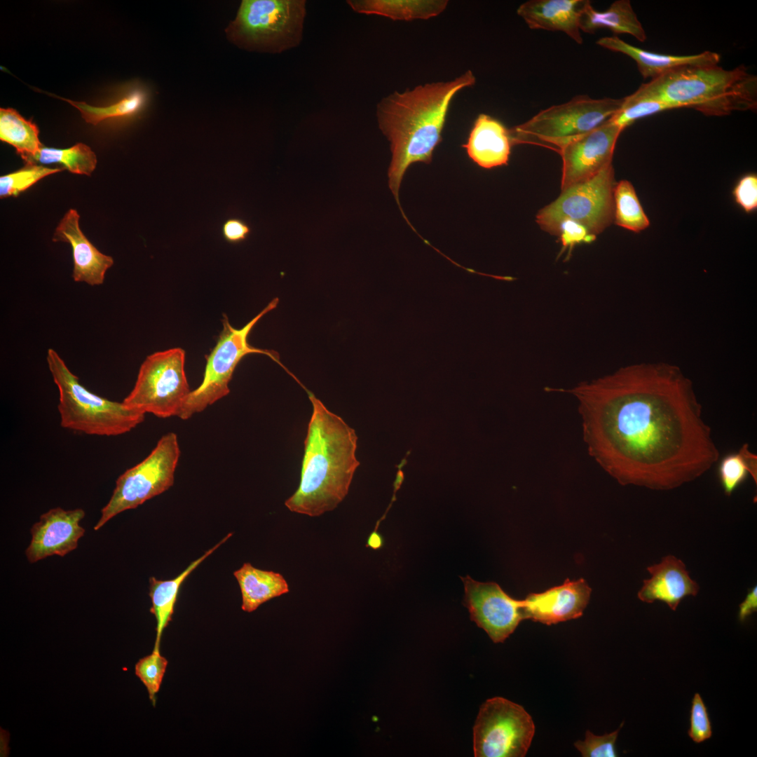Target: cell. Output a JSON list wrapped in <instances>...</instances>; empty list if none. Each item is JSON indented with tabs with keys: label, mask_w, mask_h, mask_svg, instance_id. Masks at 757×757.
<instances>
[{
	"label": "cell",
	"mask_w": 757,
	"mask_h": 757,
	"mask_svg": "<svg viewBox=\"0 0 757 757\" xmlns=\"http://www.w3.org/2000/svg\"><path fill=\"white\" fill-rule=\"evenodd\" d=\"M567 391L590 455L620 484L671 490L719 459L693 381L674 364H634Z\"/></svg>",
	"instance_id": "6da1fadb"
},
{
	"label": "cell",
	"mask_w": 757,
	"mask_h": 757,
	"mask_svg": "<svg viewBox=\"0 0 757 757\" xmlns=\"http://www.w3.org/2000/svg\"><path fill=\"white\" fill-rule=\"evenodd\" d=\"M468 70L455 79L419 85L403 92H394L376 105L378 126L390 142L392 158L388 185L399 206V191L407 168L413 163H430L433 151L442 141L447 114L455 95L475 84Z\"/></svg>",
	"instance_id": "7a4b0ae2"
},
{
	"label": "cell",
	"mask_w": 757,
	"mask_h": 757,
	"mask_svg": "<svg viewBox=\"0 0 757 757\" xmlns=\"http://www.w3.org/2000/svg\"><path fill=\"white\" fill-rule=\"evenodd\" d=\"M306 391L313 412L304 441L301 479L285 504L291 512L318 517L333 510L348 494L360 464L355 457L357 437L343 418Z\"/></svg>",
	"instance_id": "3957f363"
},
{
	"label": "cell",
	"mask_w": 757,
	"mask_h": 757,
	"mask_svg": "<svg viewBox=\"0 0 757 757\" xmlns=\"http://www.w3.org/2000/svg\"><path fill=\"white\" fill-rule=\"evenodd\" d=\"M639 88L674 109L692 108L707 116L757 108V77L743 65L730 70L718 64L685 66Z\"/></svg>",
	"instance_id": "277c9868"
},
{
	"label": "cell",
	"mask_w": 757,
	"mask_h": 757,
	"mask_svg": "<svg viewBox=\"0 0 757 757\" xmlns=\"http://www.w3.org/2000/svg\"><path fill=\"white\" fill-rule=\"evenodd\" d=\"M49 371L59 392L62 428L89 435L118 436L142 423L145 414L88 390L53 348L47 352Z\"/></svg>",
	"instance_id": "5b68a950"
},
{
	"label": "cell",
	"mask_w": 757,
	"mask_h": 757,
	"mask_svg": "<svg viewBox=\"0 0 757 757\" xmlns=\"http://www.w3.org/2000/svg\"><path fill=\"white\" fill-rule=\"evenodd\" d=\"M306 15L305 0H243L226 32L239 48L281 53L301 43Z\"/></svg>",
	"instance_id": "8992f818"
},
{
	"label": "cell",
	"mask_w": 757,
	"mask_h": 757,
	"mask_svg": "<svg viewBox=\"0 0 757 757\" xmlns=\"http://www.w3.org/2000/svg\"><path fill=\"white\" fill-rule=\"evenodd\" d=\"M279 302L274 298L260 313L242 328L233 327L226 315L222 320L223 328L215 346L206 357V365L201 383L191 390L184 401L177 417L182 420L205 410L229 392V382L236 367L240 360L249 354H263L279 364L288 373H292L280 361L279 355L274 351L252 346L248 336L257 322L266 313L275 309Z\"/></svg>",
	"instance_id": "52a82bcc"
},
{
	"label": "cell",
	"mask_w": 757,
	"mask_h": 757,
	"mask_svg": "<svg viewBox=\"0 0 757 757\" xmlns=\"http://www.w3.org/2000/svg\"><path fill=\"white\" fill-rule=\"evenodd\" d=\"M623 98L594 99L578 95L570 101L540 111L510 129L512 144H539L556 148L599 127L620 108Z\"/></svg>",
	"instance_id": "ba28073f"
},
{
	"label": "cell",
	"mask_w": 757,
	"mask_h": 757,
	"mask_svg": "<svg viewBox=\"0 0 757 757\" xmlns=\"http://www.w3.org/2000/svg\"><path fill=\"white\" fill-rule=\"evenodd\" d=\"M184 366L185 352L181 348L149 355L141 364L135 386L123 404L158 418L178 416L191 391Z\"/></svg>",
	"instance_id": "9c48e42d"
},
{
	"label": "cell",
	"mask_w": 757,
	"mask_h": 757,
	"mask_svg": "<svg viewBox=\"0 0 757 757\" xmlns=\"http://www.w3.org/2000/svg\"><path fill=\"white\" fill-rule=\"evenodd\" d=\"M179 456L177 435L170 432L162 436L143 461L118 477L112 495L102 509L94 529H100L118 514L135 509L169 489L174 483Z\"/></svg>",
	"instance_id": "30bf717a"
},
{
	"label": "cell",
	"mask_w": 757,
	"mask_h": 757,
	"mask_svg": "<svg viewBox=\"0 0 757 757\" xmlns=\"http://www.w3.org/2000/svg\"><path fill=\"white\" fill-rule=\"evenodd\" d=\"M613 164L592 179L563 191L536 215V222L553 235L559 224L570 221L583 226L596 239L614 220L613 191L615 186Z\"/></svg>",
	"instance_id": "8fae6325"
},
{
	"label": "cell",
	"mask_w": 757,
	"mask_h": 757,
	"mask_svg": "<svg viewBox=\"0 0 757 757\" xmlns=\"http://www.w3.org/2000/svg\"><path fill=\"white\" fill-rule=\"evenodd\" d=\"M535 734L530 714L519 704L500 697L480 707L473 728L477 757H524Z\"/></svg>",
	"instance_id": "7c38bea8"
},
{
	"label": "cell",
	"mask_w": 757,
	"mask_h": 757,
	"mask_svg": "<svg viewBox=\"0 0 757 757\" xmlns=\"http://www.w3.org/2000/svg\"><path fill=\"white\" fill-rule=\"evenodd\" d=\"M464 604L470 618L494 643L503 642L525 620L523 601L511 597L496 582H480L461 577Z\"/></svg>",
	"instance_id": "4fadbf2b"
},
{
	"label": "cell",
	"mask_w": 757,
	"mask_h": 757,
	"mask_svg": "<svg viewBox=\"0 0 757 757\" xmlns=\"http://www.w3.org/2000/svg\"><path fill=\"white\" fill-rule=\"evenodd\" d=\"M622 130L608 121L564 144L558 150L562 159L561 191L592 179L612 164Z\"/></svg>",
	"instance_id": "5bb4252c"
},
{
	"label": "cell",
	"mask_w": 757,
	"mask_h": 757,
	"mask_svg": "<svg viewBox=\"0 0 757 757\" xmlns=\"http://www.w3.org/2000/svg\"><path fill=\"white\" fill-rule=\"evenodd\" d=\"M85 512L81 508L61 507L43 513L31 528L32 539L25 551L27 560L34 563L53 555L64 557L77 547L85 529L79 524Z\"/></svg>",
	"instance_id": "9a60e30c"
},
{
	"label": "cell",
	"mask_w": 757,
	"mask_h": 757,
	"mask_svg": "<svg viewBox=\"0 0 757 757\" xmlns=\"http://www.w3.org/2000/svg\"><path fill=\"white\" fill-rule=\"evenodd\" d=\"M592 589L582 579L529 594L523 601L525 619L550 625L580 618L587 606Z\"/></svg>",
	"instance_id": "2e32d148"
},
{
	"label": "cell",
	"mask_w": 757,
	"mask_h": 757,
	"mask_svg": "<svg viewBox=\"0 0 757 757\" xmlns=\"http://www.w3.org/2000/svg\"><path fill=\"white\" fill-rule=\"evenodd\" d=\"M80 215L76 210H69L60 221L53 236L54 242H65L72 249L75 282L91 286L102 285L107 271L114 264V259L99 251L87 238L79 226Z\"/></svg>",
	"instance_id": "e0dca14e"
},
{
	"label": "cell",
	"mask_w": 757,
	"mask_h": 757,
	"mask_svg": "<svg viewBox=\"0 0 757 757\" xmlns=\"http://www.w3.org/2000/svg\"><path fill=\"white\" fill-rule=\"evenodd\" d=\"M650 578L643 581L637 596L643 602L662 601L676 611L683 599L695 596L698 583L690 575L683 561L673 555L663 557L660 562L646 568Z\"/></svg>",
	"instance_id": "ac0fdd59"
},
{
	"label": "cell",
	"mask_w": 757,
	"mask_h": 757,
	"mask_svg": "<svg viewBox=\"0 0 757 757\" xmlns=\"http://www.w3.org/2000/svg\"><path fill=\"white\" fill-rule=\"evenodd\" d=\"M588 0H529L517 13L532 29L564 32L577 43H582L580 17Z\"/></svg>",
	"instance_id": "d6986e66"
},
{
	"label": "cell",
	"mask_w": 757,
	"mask_h": 757,
	"mask_svg": "<svg viewBox=\"0 0 757 757\" xmlns=\"http://www.w3.org/2000/svg\"><path fill=\"white\" fill-rule=\"evenodd\" d=\"M512 145L509 129L498 120L480 114L462 146L473 162L489 169L507 164Z\"/></svg>",
	"instance_id": "ffe728a7"
},
{
	"label": "cell",
	"mask_w": 757,
	"mask_h": 757,
	"mask_svg": "<svg viewBox=\"0 0 757 757\" xmlns=\"http://www.w3.org/2000/svg\"><path fill=\"white\" fill-rule=\"evenodd\" d=\"M596 44L612 51L621 53L633 59L644 79H656L675 69L691 65L718 64L720 55L714 52L690 55H671L653 53L630 45L616 36H605Z\"/></svg>",
	"instance_id": "44dd1931"
},
{
	"label": "cell",
	"mask_w": 757,
	"mask_h": 757,
	"mask_svg": "<svg viewBox=\"0 0 757 757\" xmlns=\"http://www.w3.org/2000/svg\"><path fill=\"white\" fill-rule=\"evenodd\" d=\"M231 536V533L226 535L217 545L192 561L177 577L166 580H158L155 577L149 578V594L151 600V613L154 615L156 621V635L154 649L160 650L163 632L172 620L179 592L183 582L200 564Z\"/></svg>",
	"instance_id": "7402d4cb"
},
{
	"label": "cell",
	"mask_w": 757,
	"mask_h": 757,
	"mask_svg": "<svg viewBox=\"0 0 757 757\" xmlns=\"http://www.w3.org/2000/svg\"><path fill=\"white\" fill-rule=\"evenodd\" d=\"M599 29L628 34L641 42L646 39L642 24L629 0L615 1L603 11L595 10L588 1L580 17V29L592 34Z\"/></svg>",
	"instance_id": "603a6c76"
},
{
	"label": "cell",
	"mask_w": 757,
	"mask_h": 757,
	"mask_svg": "<svg viewBox=\"0 0 757 757\" xmlns=\"http://www.w3.org/2000/svg\"><path fill=\"white\" fill-rule=\"evenodd\" d=\"M233 575L241 592V608L247 613L289 592L288 584L280 573L255 568L250 563H244Z\"/></svg>",
	"instance_id": "cb8c5ba5"
},
{
	"label": "cell",
	"mask_w": 757,
	"mask_h": 757,
	"mask_svg": "<svg viewBox=\"0 0 757 757\" xmlns=\"http://www.w3.org/2000/svg\"><path fill=\"white\" fill-rule=\"evenodd\" d=\"M355 12L376 15L393 20H428L445 11L447 0H348Z\"/></svg>",
	"instance_id": "d4e9b609"
},
{
	"label": "cell",
	"mask_w": 757,
	"mask_h": 757,
	"mask_svg": "<svg viewBox=\"0 0 757 757\" xmlns=\"http://www.w3.org/2000/svg\"><path fill=\"white\" fill-rule=\"evenodd\" d=\"M39 134L37 125L15 109H0V139L13 146L25 163H35L43 146Z\"/></svg>",
	"instance_id": "484cf974"
},
{
	"label": "cell",
	"mask_w": 757,
	"mask_h": 757,
	"mask_svg": "<svg viewBox=\"0 0 757 757\" xmlns=\"http://www.w3.org/2000/svg\"><path fill=\"white\" fill-rule=\"evenodd\" d=\"M751 477L757 483V455L745 443L738 451L722 457L718 465V477L724 493L730 496Z\"/></svg>",
	"instance_id": "4316f807"
},
{
	"label": "cell",
	"mask_w": 757,
	"mask_h": 757,
	"mask_svg": "<svg viewBox=\"0 0 757 757\" xmlns=\"http://www.w3.org/2000/svg\"><path fill=\"white\" fill-rule=\"evenodd\" d=\"M613 198L616 225L636 233L649 226L650 221L631 182L623 179L616 183Z\"/></svg>",
	"instance_id": "83f0119b"
},
{
	"label": "cell",
	"mask_w": 757,
	"mask_h": 757,
	"mask_svg": "<svg viewBox=\"0 0 757 757\" xmlns=\"http://www.w3.org/2000/svg\"><path fill=\"white\" fill-rule=\"evenodd\" d=\"M97 162L95 152L83 143L67 149L43 146L35 161L36 164H59L71 173L88 176L95 170Z\"/></svg>",
	"instance_id": "f1b7e54d"
},
{
	"label": "cell",
	"mask_w": 757,
	"mask_h": 757,
	"mask_svg": "<svg viewBox=\"0 0 757 757\" xmlns=\"http://www.w3.org/2000/svg\"><path fill=\"white\" fill-rule=\"evenodd\" d=\"M51 95L66 101L76 108L81 112V117L85 121L94 125L107 119L126 118L135 115L142 109L146 100L143 92L135 90L114 104L104 107H95L84 102L73 101L55 95Z\"/></svg>",
	"instance_id": "f546056e"
},
{
	"label": "cell",
	"mask_w": 757,
	"mask_h": 757,
	"mask_svg": "<svg viewBox=\"0 0 757 757\" xmlns=\"http://www.w3.org/2000/svg\"><path fill=\"white\" fill-rule=\"evenodd\" d=\"M669 109H674V107L638 88L634 93L623 97L620 108L608 121L624 130L638 119Z\"/></svg>",
	"instance_id": "4dcf8cb0"
},
{
	"label": "cell",
	"mask_w": 757,
	"mask_h": 757,
	"mask_svg": "<svg viewBox=\"0 0 757 757\" xmlns=\"http://www.w3.org/2000/svg\"><path fill=\"white\" fill-rule=\"evenodd\" d=\"M64 170L36 163H25L22 168L0 177V197L17 196L41 179Z\"/></svg>",
	"instance_id": "1f68e13d"
},
{
	"label": "cell",
	"mask_w": 757,
	"mask_h": 757,
	"mask_svg": "<svg viewBox=\"0 0 757 757\" xmlns=\"http://www.w3.org/2000/svg\"><path fill=\"white\" fill-rule=\"evenodd\" d=\"M168 663L167 659L160 653V650L153 649L151 654L141 658L135 666V673L146 687L154 705Z\"/></svg>",
	"instance_id": "d6a6232c"
},
{
	"label": "cell",
	"mask_w": 757,
	"mask_h": 757,
	"mask_svg": "<svg viewBox=\"0 0 757 757\" xmlns=\"http://www.w3.org/2000/svg\"><path fill=\"white\" fill-rule=\"evenodd\" d=\"M619 730L602 736L587 731L585 739L575 742L574 746L583 757H616L615 742Z\"/></svg>",
	"instance_id": "836d02e7"
},
{
	"label": "cell",
	"mask_w": 757,
	"mask_h": 757,
	"mask_svg": "<svg viewBox=\"0 0 757 757\" xmlns=\"http://www.w3.org/2000/svg\"><path fill=\"white\" fill-rule=\"evenodd\" d=\"M688 734L695 743H702L712 735L707 707L699 693H695L692 700Z\"/></svg>",
	"instance_id": "e575fe53"
},
{
	"label": "cell",
	"mask_w": 757,
	"mask_h": 757,
	"mask_svg": "<svg viewBox=\"0 0 757 757\" xmlns=\"http://www.w3.org/2000/svg\"><path fill=\"white\" fill-rule=\"evenodd\" d=\"M735 202L746 213L757 207V176L749 173L742 177L736 184L733 191Z\"/></svg>",
	"instance_id": "d590c367"
},
{
	"label": "cell",
	"mask_w": 757,
	"mask_h": 757,
	"mask_svg": "<svg viewBox=\"0 0 757 757\" xmlns=\"http://www.w3.org/2000/svg\"><path fill=\"white\" fill-rule=\"evenodd\" d=\"M251 231L250 226L245 221L237 217L227 219L221 226L222 236L230 243L245 241L250 235Z\"/></svg>",
	"instance_id": "8d00e7d4"
},
{
	"label": "cell",
	"mask_w": 757,
	"mask_h": 757,
	"mask_svg": "<svg viewBox=\"0 0 757 757\" xmlns=\"http://www.w3.org/2000/svg\"><path fill=\"white\" fill-rule=\"evenodd\" d=\"M757 611V587L749 589L745 599L739 606L738 619L740 622L746 620Z\"/></svg>",
	"instance_id": "74e56055"
},
{
	"label": "cell",
	"mask_w": 757,
	"mask_h": 757,
	"mask_svg": "<svg viewBox=\"0 0 757 757\" xmlns=\"http://www.w3.org/2000/svg\"><path fill=\"white\" fill-rule=\"evenodd\" d=\"M367 545L373 549H378L382 545L381 537L376 533H373L368 539Z\"/></svg>",
	"instance_id": "f35d334b"
}]
</instances>
